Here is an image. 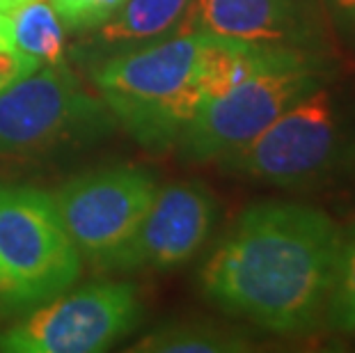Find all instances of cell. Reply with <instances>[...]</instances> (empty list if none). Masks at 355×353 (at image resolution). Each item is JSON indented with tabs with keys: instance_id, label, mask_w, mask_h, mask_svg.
Here are the masks:
<instances>
[{
	"instance_id": "obj_14",
	"label": "cell",
	"mask_w": 355,
	"mask_h": 353,
	"mask_svg": "<svg viewBox=\"0 0 355 353\" xmlns=\"http://www.w3.org/2000/svg\"><path fill=\"white\" fill-rule=\"evenodd\" d=\"M321 321L335 333H355V225L342 234Z\"/></svg>"
},
{
	"instance_id": "obj_18",
	"label": "cell",
	"mask_w": 355,
	"mask_h": 353,
	"mask_svg": "<svg viewBox=\"0 0 355 353\" xmlns=\"http://www.w3.org/2000/svg\"><path fill=\"white\" fill-rule=\"evenodd\" d=\"M26 3H33V0H0V10L10 14L12 10H17V7L26 5Z\"/></svg>"
},
{
	"instance_id": "obj_7",
	"label": "cell",
	"mask_w": 355,
	"mask_h": 353,
	"mask_svg": "<svg viewBox=\"0 0 355 353\" xmlns=\"http://www.w3.org/2000/svg\"><path fill=\"white\" fill-rule=\"evenodd\" d=\"M140 319L138 291L128 282H92L64 291L0 330L7 353H96L110 349Z\"/></svg>"
},
{
	"instance_id": "obj_2",
	"label": "cell",
	"mask_w": 355,
	"mask_h": 353,
	"mask_svg": "<svg viewBox=\"0 0 355 353\" xmlns=\"http://www.w3.org/2000/svg\"><path fill=\"white\" fill-rule=\"evenodd\" d=\"M211 35L184 33L119 53L94 71V85L131 136L147 147L177 142L204 103Z\"/></svg>"
},
{
	"instance_id": "obj_4",
	"label": "cell",
	"mask_w": 355,
	"mask_h": 353,
	"mask_svg": "<svg viewBox=\"0 0 355 353\" xmlns=\"http://www.w3.org/2000/svg\"><path fill=\"white\" fill-rule=\"evenodd\" d=\"M330 78L335 71L323 55L279 44L250 76L202 103L177 140L181 152L200 163L223 161Z\"/></svg>"
},
{
	"instance_id": "obj_17",
	"label": "cell",
	"mask_w": 355,
	"mask_h": 353,
	"mask_svg": "<svg viewBox=\"0 0 355 353\" xmlns=\"http://www.w3.org/2000/svg\"><path fill=\"white\" fill-rule=\"evenodd\" d=\"M12 30H10V14L0 10V51L3 49H12Z\"/></svg>"
},
{
	"instance_id": "obj_16",
	"label": "cell",
	"mask_w": 355,
	"mask_h": 353,
	"mask_svg": "<svg viewBox=\"0 0 355 353\" xmlns=\"http://www.w3.org/2000/svg\"><path fill=\"white\" fill-rule=\"evenodd\" d=\"M328 5L337 14V19L355 33V0H328Z\"/></svg>"
},
{
	"instance_id": "obj_9",
	"label": "cell",
	"mask_w": 355,
	"mask_h": 353,
	"mask_svg": "<svg viewBox=\"0 0 355 353\" xmlns=\"http://www.w3.org/2000/svg\"><path fill=\"white\" fill-rule=\"evenodd\" d=\"M216 198L198 182L158 189L154 205L122 246L94 266L105 271L175 268L200 252L216 223Z\"/></svg>"
},
{
	"instance_id": "obj_11",
	"label": "cell",
	"mask_w": 355,
	"mask_h": 353,
	"mask_svg": "<svg viewBox=\"0 0 355 353\" xmlns=\"http://www.w3.org/2000/svg\"><path fill=\"white\" fill-rule=\"evenodd\" d=\"M191 0H124L99 26L105 44H128L165 35L179 26Z\"/></svg>"
},
{
	"instance_id": "obj_1",
	"label": "cell",
	"mask_w": 355,
	"mask_h": 353,
	"mask_svg": "<svg viewBox=\"0 0 355 353\" xmlns=\"http://www.w3.org/2000/svg\"><path fill=\"white\" fill-rule=\"evenodd\" d=\"M342 234L321 209L296 202L254 205L204 261L202 294L268 333H307L323 319Z\"/></svg>"
},
{
	"instance_id": "obj_13",
	"label": "cell",
	"mask_w": 355,
	"mask_h": 353,
	"mask_svg": "<svg viewBox=\"0 0 355 353\" xmlns=\"http://www.w3.org/2000/svg\"><path fill=\"white\" fill-rule=\"evenodd\" d=\"M14 49L40 64L60 62L64 51V26L55 7L46 0H33L10 12Z\"/></svg>"
},
{
	"instance_id": "obj_5",
	"label": "cell",
	"mask_w": 355,
	"mask_h": 353,
	"mask_svg": "<svg viewBox=\"0 0 355 353\" xmlns=\"http://www.w3.org/2000/svg\"><path fill=\"white\" fill-rule=\"evenodd\" d=\"M80 268L51 193L0 184V319L64 294Z\"/></svg>"
},
{
	"instance_id": "obj_12",
	"label": "cell",
	"mask_w": 355,
	"mask_h": 353,
	"mask_svg": "<svg viewBox=\"0 0 355 353\" xmlns=\"http://www.w3.org/2000/svg\"><path fill=\"white\" fill-rule=\"evenodd\" d=\"M250 349L245 335L209 321L165 324L131 347V351L145 353H239Z\"/></svg>"
},
{
	"instance_id": "obj_15",
	"label": "cell",
	"mask_w": 355,
	"mask_h": 353,
	"mask_svg": "<svg viewBox=\"0 0 355 353\" xmlns=\"http://www.w3.org/2000/svg\"><path fill=\"white\" fill-rule=\"evenodd\" d=\"M124 0H53L60 21L67 30L101 26Z\"/></svg>"
},
{
	"instance_id": "obj_10",
	"label": "cell",
	"mask_w": 355,
	"mask_h": 353,
	"mask_svg": "<svg viewBox=\"0 0 355 353\" xmlns=\"http://www.w3.org/2000/svg\"><path fill=\"white\" fill-rule=\"evenodd\" d=\"M184 33L296 46L307 37L303 0H191L175 30Z\"/></svg>"
},
{
	"instance_id": "obj_8",
	"label": "cell",
	"mask_w": 355,
	"mask_h": 353,
	"mask_svg": "<svg viewBox=\"0 0 355 353\" xmlns=\"http://www.w3.org/2000/svg\"><path fill=\"white\" fill-rule=\"evenodd\" d=\"M156 193L152 172L112 165L73 177L51 198L80 257L96 264L133 234Z\"/></svg>"
},
{
	"instance_id": "obj_6",
	"label": "cell",
	"mask_w": 355,
	"mask_h": 353,
	"mask_svg": "<svg viewBox=\"0 0 355 353\" xmlns=\"http://www.w3.org/2000/svg\"><path fill=\"white\" fill-rule=\"evenodd\" d=\"M115 122L101 96L89 94L69 67L42 64L0 89V156L35 154L60 142L92 138Z\"/></svg>"
},
{
	"instance_id": "obj_3",
	"label": "cell",
	"mask_w": 355,
	"mask_h": 353,
	"mask_svg": "<svg viewBox=\"0 0 355 353\" xmlns=\"http://www.w3.org/2000/svg\"><path fill=\"white\" fill-rule=\"evenodd\" d=\"M223 165L277 189L328 184L355 168V92L326 80L273 119Z\"/></svg>"
}]
</instances>
